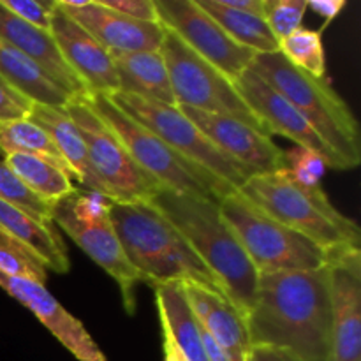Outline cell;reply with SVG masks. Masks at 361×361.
<instances>
[{"instance_id":"4","label":"cell","mask_w":361,"mask_h":361,"mask_svg":"<svg viewBox=\"0 0 361 361\" xmlns=\"http://www.w3.org/2000/svg\"><path fill=\"white\" fill-rule=\"evenodd\" d=\"M236 192L268 217L319 245L331 257L361 249L358 222L342 214L323 187L302 185L288 169L252 175Z\"/></svg>"},{"instance_id":"5","label":"cell","mask_w":361,"mask_h":361,"mask_svg":"<svg viewBox=\"0 0 361 361\" xmlns=\"http://www.w3.org/2000/svg\"><path fill=\"white\" fill-rule=\"evenodd\" d=\"M249 69L284 95L349 169L358 168L361 164L358 120L328 78H316L298 69L281 51L257 53Z\"/></svg>"},{"instance_id":"21","label":"cell","mask_w":361,"mask_h":361,"mask_svg":"<svg viewBox=\"0 0 361 361\" xmlns=\"http://www.w3.org/2000/svg\"><path fill=\"white\" fill-rule=\"evenodd\" d=\"M0 231L23 245L46 270L59 275L69 274L67 245L55 224H42L0 200Z\"/></svg>"},{"instance_id":"31","label":"cell","mask_w":361,"mask_h":361,"mask_svg":"<svg viewBox=\"0 0 361 361\" xmlns=\"http://www.w3.org/2000/svg\"><path fill=\"white\" fill-rule=\"evenodd\" d=\"M0 274L44 284L48 270L13 238L0 231Z\"/></svg>"},{"instance_id":"12","label":"cell","mask_w":361,"mask_h":361,"mask_svg":"<svg viewBox=\"0 0 361 361\" xmlns=\"http://www.w3.org/2000/svg\"><path fill=\"white\" fill-rule=\"evenodd\" d=\"M159 23L178 35L196 55L235 81L252 63V49L236 44L196 0H154Z\"/></svg>"},{"instance_id":"30","label":"cell","mask_w":361,"mask_h":361,"mask_svg":"<svg viewBox=\"0 0 361 361\" xmlns=\"http://www.w3.org/2000/svg\"><path fill=\"white\" fill-rule=\"evenodd\" d=\"M0 200L42 224H53V204L32 192L4 161H0Z\"/></svg>"},{"instance_id":"6","label":"cell","mask_w":361,"mask_h":361,"mask_svg":"<svg viewBox=\"0 0 361 361\" xmlns=\"http://www.w3.org/2000/svg\"><path fill=\"white\" fill-rule=\"evenodd\" d=\"M88 102L104 126L118 137L130 159L162 189L214 203L236 192L214 175L176 154L157 134L116 108L108 95L92 94L88 95Z\"/></svg>"},{"instance_id":"13","label":"cell","mask_w":361,"mask_h":361,"mask_svg":"<svg viewBox=\"0 0 361 361\" xmlns=\"http://www.w3.org/2000/svg\"><path fill=\"white\" fill-rule=\"evenodd\" d=\"M233 83L243 101L249 104V108L267 127L268 136L271 137L277 134V136L288 137V140L295 141L296 147L316 152L326 162L328 169L349 171L345 162L317 136L316 130L300 115L298 109L284 95L271 88L263 78L257 76L252 69L243 71L242 76L236 78Z\"/></svg>"},{"instance_id":"28","label":"cell","mask_w":361,"mask_h":361,"mask_svg":"<svg viewBox=\"0 0 361 361\" xmlns=\"http://www.w3.org/2000/svg\"><path fill=\"white\" fill-rule=\"evenodd\" d=\"M14 152L44 159L71 176L69 168L49 134L30 118L0 123V154L7 155Z\"/></svg>"},{"instance_id":"36","label":"cell","mask_w":361,"mask_h":361,"mask_svg":"<svg viewBox=\"0 0 361 361\" xmlns=\"http://www.w3.org/2000/svg\"><path fill=\"white\" fill-rule=\"evenodd\" d=\"M108 9L123 16L147 23H159V14L154 0H101Z\"/></svg>"},{"instance_id":"39","label":"cell","mask_w":361,"mask_h":361,"mask_svg":"<svg viewBox=\"0 0 361 361\" xmlns=\"http://www.w3.org/2000/svg\"><path fill=\"white\" fill-rule=\"evenodd\" d=\"M162 353H164V361H190L185 353L178 348L171 335L162 330Z\"/></svg>"},{"instance_id":"40","label":"cell","mask_w":361,"mask_h":361,"mask_svg":"<svg viewBox=\"0 0 361 361\" xmlns=\"http://www.w3.org/2000/svg\"><path fill=\"white\" fill-rule=\"evenodd\" d=\"M247 361H289L284 355L277 351H271V349L264 348H252L247 356Z\"/></svg>"},{"instance_id":"23","label":"cell","mask_w":361,"mask_h":361,"mask_svg":"<svg viewBox=\"0 0 361 361\" xmlns=\"http://www.w3.org/2000/svg\"><path fill=\"white\" fill-rule=\"evenodd\" d=\"M118 76V92L176 106L161 51H109Z\"/></svg>"},{"instance_id":"11","label":"cell","mask_w":361,"mask_h":361,"mask_svg":"<svg viewBox=\"0 0 361 361\" xmlns=\"http://www.w3.org/2000/svg\"><path fill=\"white\" fill-rule=\"evenodd\" d=\"M66 111L83 136L88 162L109 201H150L159 192L161 185L130 159L118 137L92 109L88 97L73 99L66 106Z\"/></svg>"},{"instance_id":"8","label":"cell","mask_w":361,"mask_h":361,"mask_svg":"<svg viewBox=\"0 0 361 361\" xmlns=\"http://www.w3.org/2000/svg\"><path fill=\"white\" fill-rule=\"evenodd\" d=\"M108 197L92 190L74 189L69 196L53 204V224L102 268L118 284L123 309L129 316L136 312L137 286L143 277L130 267L120 240L109 221Z\"/></svg>"},{"instance_id":"9","label":"cell","mask_w":361,"mask_h":361,"mask_svg":"<svg viewBox=\"0 0 361 361\" xmlns=\"http://www.w3.org/2000/svg\"><path fill=\"white\" fill-rule=\"evenodd\" d=\"M159 51L168 69L176 106L231 116L268 136L267 127L243 101L235 83L166 27Z\"/></svg>"},{"instance_id":"10","label":"cell","mask_w":361,"mask_h":361,"mask_svg":"<svg viewBox=\"0 0 361 361\" xmlns=\"http://www.w3.org/2000/svg\"><path fill=\"white\" fill-rule=\"evenodd\" d=\"M113 104L134 120L143 123L147 129L157 134L166 145L173 148L194 166L210 173L231 189L238 190L254 175L247 166L228 157L219 150L189 118L178 106H166L148 101L137 95L115 92L109 94Z\"/></svg>"},{"instance_id":"33","label":"cell","mask_w":361,"mask_h":361,"mask_svg":"<svg viewBox=\"0 0 361 361\" xmlns=\"http://www.w3.org/2000/svg\"><path fill=\"white\" fill-rule=\"evenodd\" d=\"M286 169L298 183L307 187H321V180L326 175V162L312 150L293 147L284 152Z\"/></svg>"},{"instance_id":"35","label":"cell","mask_w":361,"mask_h":361,"mask_svg":"<svg viewBox=\"0 0 361 361\" xmlns=\"http://www.w3.org/2000/svg\"><path fill=\"white\" fill-rule=\"evenodd\" d=\"M32 104L21 94H18L14 88H11L6 81L0 78V123L13 122V120L28 118Z\"/></svg>"},{"instance_id":"27","label":"cell","mask_w":361,"mask_h":361,"mask_svg":"<svg viewBox=\"0 0 361 361\" xmlns=\"http://www.w3.org/2000/svg\"><path fill=\"white\" fill-rule=\"evenodd\" d=\"M4 162L32 192L51 204L59 203L76 189L73 178L67 173L35 155L14 152V154L4 155Z\"/></svg>"},{"instance_id":"2","label":"cell","mask_w":361,"mask_h":361,"mask_svg":"<svg viewBox=\"0 0 361 361\" xmlns=\"http://www.w3.org/2000/svg\"><path fill=\"white\" fill-rule=\"evenodd\" d=\"M150 203L178 229L214 275L224 298L245 319L256 298L259 274L219 214V203L162 187Z\"/></svg>"},{"instance_id":"15","label":"cell","mask_w":361,"mask_h":361,"mask_svg":"<svg viewBox=\"0 0 361 361\" xmlns=\"http://www.w3.org/2000/svg\"><path fill=\"white\" fill-rule=\"evenodd\" d=\"M0 289L27 307L39 323L78 361H108L97 342L85 330L83 323L67 312L44 284L0 274Z\"/></svg>"},{"instance_id":"17","label":"cell","mask_w":361,"mask_h":361,"mask_svg":"<svg viewBox=\"0 0 361 361\" xmlns=\"http://www.w3.org/2000/svg\"><path fill=\"white\" fill-rule=\"evenodd\" d=\"M49 32L66 63L87 87L88 94L118 92V76L108 49L59 7L53 13Z\"/></svg>"},{"instance_id":"20","label":"cell","mask_w":361,"mask_h":361,"mask_svg":"<svg viewBox=\"0 0 361 361\" xmlns=\"http://www.w3.org/2000/svg\"><path fill=\"white\" fill-rule=\"evenodd\" d=\"M185 298L197 323L228 353L231 361H247L250 345L245 323L235 307L207 286L182 284Z\"/></svg>"},{"instance_id":"19","label":"cell","mask_w":361,"mask_h":361,"mask_svg":"<svg viewBox=\"0 0 361 361\" xmlns=\"http://www.w3.org/2000/svg\"><path fill=\"white\" fill-rule=\"evenodd\" d=\"M0 39L20 49L30 60H34L59 87L69 92L73 97L90 95L80 78L66 63L51 32L41 30V28L20 20L2 4H0Z\"/></svg>"},{"instance_id":"3","label":"cell","mask_w":361,"mask_h":361,"mask_svg":"<svg viewBox=\"0 0 361 361\" xmlns=\"http://www.w3.org/2000/svg\"><path fill=\"white\" fill-rule=\"evenodd\" d=\"M109 221L130 267L145 284H200L221 293L207 264L150 203H109ZM224 296V295H222Z\"/></svg>"},{"instance_id":"34","label":"cell","mask_w":361,"mask_h":361,"mask_svg":"<svg viewBox=\"0 0 361 361\" xmlns=\"http://www.w3.org/2000/svg\"><path fill=\"white\" fill-rule=\"evenodd\" d=\"M0 4L14 16L41 28V30L49 32L51 28L56 0H0Z\"/></svg>"},{"instance_id":"24","label":"cell","mask_w":361,"mask_h":361,"mask_svg":"<svg viewBox=\"0 0 361 361\" xmlns=\"http://www.w3.org/2000/svg\"><path fill=\"white\" fill-rule=\"evenodd\" d=\"M0 78L34 104L66 108L73 99L34 60L0 39Z\"/></svg>"},{"instance_id":"38","label":"cell","mask_w":361,"mask_h":361,"mask_svg":"<svg viewBox=\"0 0 361 361\" xmlns=\"http://www.w3.org/2000/svg\"><path fill=\"white\" fill-rule=\"evenodd\" d=\"M222 6L229 9L243 11V13H252L263 18L264 14V0H221Z\"/></svg>"},{"instance_id":"29","label":"cell","mask_w":361,"mask_h":361,"mask_svg":"<svg viewBox=\"0 0 361 361\" xmlns=\"http://www.w3.org/2000/svg\"><path fill=\"white\" fill-rule=\"evenodd\" d=\"M279 51L298 69L316 78H326V55L323 46V30L298 28L279 44Z\"/></svg>"},{"instance_id":"32","label":"cell","mask_w":361,"mask_h":361,"mask_svg":"<svg viewBox=\"0 0 361 361\" xmlns=\"http://www.w3.org/2000/svg\"><path fill=\"white\" fill-rule=\"evenodd\" d=\"M307 4L309 0H264L263 18L279 44L302 28V20L309 9Z\"/></svg>"},{"instance_id":"18","label":"cell","mask_w":361,"mask_h":361,"mask_svg":"<svg viewBox=\"0 0 361 361\" xmlns=\"http://www.w3.org/2000/svg\"><path fill=\"white\" fill-rule=\"evenodd\" d=\"M66 14L80 23L108 51L134 53L161 49L164 37V27L161 23L130 20L116 11L108 9L101 0H88L85 7Z\"/></svg>"},{"instance_id":"7","label":"cell","mask_w":361,"mask_h":361,"mask_svg":"<svg viewBox=\"0 0 361 361\" xmlns=\"http://www.w3.org/2000/svg\"><path fill=\"white\" fill-rule=\"evenodd\" d=\"M219 214L259 275L319 270L331 259L326 250L268 217L238 192L219 201Z\"/></svg>"},{"instance_id":"25","label":"cell","mask_w":361,"mask_h":361,"mask_svg":"<svg viewBox=\"0 0 361 361\" xmlns=\"http://www.w3.org/2000/svg\"><path fill=\"white\" fill-rule=\"evenodd\" d=\"M155 303H157L161 330L168 331L178 348L190 361H207L201 345L200 326L190 310L182 284L155 286Z\"/></svg>"},{"instance_id":"37","label":"cell","mask_w":361,"mask_h":361,"mask_svg":"<svg viewBox=\"0 0 361 361\" xmlns=\"http://www.w3.org/2000/svg\"><path fill=\"white\" fill-rule=\"evenodd\" d=\"M345 0H309L307 7L312 9L317 16L324 18L326 25L334 21L341 14V11L345 7Z\"/></svg>"},{"instance_id":"16","label":"cell","mask_w":361,"mask_h":361,"mask_svg":"<svg viewBox=\"0 0 361 361\" xmlns=\"http://www.w3.org/2000/svg\"><path fill=\"white\" fill-rule=\"evenodd\" d=\"M183 115L228 157L247 166L254 175L286 169L284 150L240 120L178 106Z\"/></svg>"},{"instance_id":"22","label":"cell","mask_w":361,"mask_h":361,"mask_svg":"<svg viewBox=\"0 0 361 361\" xmlns=\"http://www.w3.org/2000/svg\"><path fill=\"white\" fill-rule=\"evenodd\" d=\"M28 118L37 123V126H41L49 134L55 147L59 148L60 155L66 161L71 176L74 180H78L87 190H92V192H97L101 196H104V189H102L101 182L97 180L90 162H88V154L83 136H81L80 129L74 126V122L71 120L66 108L32 104Z\"/></svg>"},{"instance_id":"1","label":"cell","mask_w":361,"mask_h":361,"mask_svg":"<svg viewBox=\"0 0 361 361\" xmlns=\"http://www.w3.org/2000/svg\"><path fill=\"white\" fill-rule=\"evenodd\" d=\"M243 323L250 349H271L289 361H334L326 267L259 275Z\"/></svg>"},{"instance_id":"26","label":"cell","mask_w":361,"mask_h":361,"mask_svg":"<svg viewBox=\"0 0 361 361\" xmlns=\"http://www.w3.org/2000/svg\"><path fill=\"white\" fill-rule=\"evenodd\" d=\"M197 6L236 42L254 53L279 51V41L271 34L264 18L252 13L229 9L221 0H196Z\"/></svg>"},{"instance_id":"14","label":"cell","mask_w":361,"mask_h":361,"mask_svg":"<svg viewBox=\"0 0 361 361\" xmlns=\"http://www.w3.org/2000/svg\"><path fill=\"white\" fill-rule=\"evenodd\" d=\"M331 312V358L361 361V249L345 250L326 264Z\"/></svg>"}]
</instances>
